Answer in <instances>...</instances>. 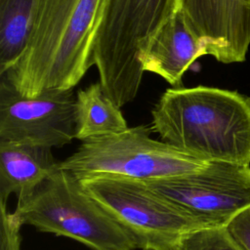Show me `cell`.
Instances as JSON below:
<instances>
[{"instance_id": "obj_15", "label": "cell", "mask_w": 250, "mask_h": 250, "mask_svg": "<svg viewBox=\"0 0 250 250\" xmlns=\"http://www.w3.org/2000/svg\"><path fill=\"white\" fill-rule=\"evenodd\" d=\"M227 228L243 250H250V208L233 218Z\"/></svg>"}, {"instance_id": "obj_7", "label": "cell", "mask_w": 250, "mask_h": 250, "mask_svg": "<svg viewBox=\"0 0 250 250\" xmlns=\"http://www.w3.org/2000/svg\"><path fill=\"white\" fill-rule=\"evenodd\" d=\"M72 89L46 90L25 97L0 81V141L62 147L75 139Z\"/></svg>"}, {"instance_id": "obj_6", "label": "cell", "mask_w": 250, "mask_h": 250, "mask_svg": "<svg viewBox=\"0 0 250 250\" xmlns=\"http://www.w3.org/2000/svg\"><path fill=\"white\" fill-rule=\"evenodd\" d=\"M146 184L207 227H228L250 208V166L246 165L208 161L192 173Z\"/></svg>"}, {"instance_id": "obj_8", "label": "cell", "mask_w": 250, "mask_h": 250, "mask_svg": "<svg viewBox=\"0 0 250 250\" xmlns=\"http://www.w3.org/2000/svg\"><path fill=\"white\" fill-rule=\"evenodd\" d=\"M185 16L207 55L242 62L250 46V0H181Z\"/></svg>"}, {"instance_id": "obj_5", "label": "cell", "mask_w": 250, "mask_h": 250, "mask_svg": "<svg viewBox=\"0 0 250 250\" xmlns=\"http://www.w3.org/2000/svg\"><path fill=\"white\" fill-rule=\"evenodd\" d=\"M77 179L143 250H174L188 232L210 228L145 182L111 176Z\"/></svg>"}, {"instance_id": "obj_4", "label": "cell", "mask_w": 250, "mask_h": 250, "mask_svg": "<svg viewBox=\"0 0 250 250\" xmlns=\"http://www.w3.org/2000/svg\"><path fill=\"white\" fill-rule=\"evenodd\" d=\"M151 132L150 127L139 125L84 140L60 162V168L76 178L111 176L147 183L192 173L208 162L151 138Z\"/></svg>"}, {"instance_id": "obj_10", "label": "cell", "mask_w": 250, "mask_h": 250, "mask_svg": "<svg viewBox=\"0 0 250 250\" xmlns=\"http://www.w3.org/2000/svg\"><path fill=\"white\" fill-rule=\"evenodd\" d=\"M59 167L52 148L0 141V202L27 199Z\"/></svg>"}, {"instance_id": "obj_12", "label": "cell", "mask_w": 250, "mask_h": 250, "mask_svg": "<svg viewBox=\"0 0 250 250\" xmlns=\"http://www.w3.org/2000/svg\"><path fill=\"white\" fill-rule=\"evenodd\" d=\"M41 0H0V76L18 62L28 43Z\"/></svg>"}, {"instance_id": "obj_1", "label": "cell", "mask_w": 250, "mask_h": 250, "mask_svg": "<svg viewBox=\"0 0 250 250\" xmlns=\"http://www.w3.org/2000/svg\"><path fill=\"white\" fill-rule=\"evenodd\" d=\"M105 0H41L23 53L2 79L25 97L72 89L94 65Z\"/></svg>"}, {"instance_id": "obj_2", "label": "cell", "mask_w": 250, "mask_h": 250, "mask_svg": "<svg viewBox=\"0 0 250 250\" xmlns=\"http://www.w3.org/2000/svg\"><path fill=\"white\" fill-rule=\"evenodd\" d=\"M150 129L198 158L250 166V97L238 91L168 88L151 109Z\"/></svg>"}, {"instance_id": "obj_3", "label": "cell", "mask_w": 250, "mask_h": 250, "mask_svg": "<svg viewBox=\"0 0 250 250\" xmlns=\"http://www.w3.org/2000/svg\"><path fill=\"white\" fill-rule=\"evenodd\" d=\"M23 225L74 239L92 250H135L136 238L121 227L71 173L59 167L15 210Z\"/></svg>"}, {"instance_id": "obj_9", "label": "cell", "mask_w": 250, "mask_h": 250, "mask_svg": "<svg viewBox=\"0 0 250 250\" xmlns=\"http://www.w3.org/2000/svg\"><path fill=\"white\" fill-rule=\"evenodd\" d=\"M207 50L192 30L177 0L169 16L140 48L138 61L144 72L163 78L173 87H182L183 76Z\"/></svg>"}, {"instance_id": "obj_13", "label": "cell", "mask_w": 250, "mask_h": 250, "mask_svg": "<svg viewBox=\"0 0 250 250\" xmlns=\"http://www.w3.org/2000/svg\"><path fill=\"white\" fill-rule=\"evenodd\" d=\"M174 250H243L227 227H210L185 234Z\"/></svg>"}, {"instance_id": "obj_11", "label": "cell", "mask_w": 250, "mask_h": 250, "mask_svg": "<svg viewBox=\"0 0 250 250\" xmlns=\"http://www.w3.org/2000/svg\"><path fill=\"white\" fill-rule=\"evenodd\" d=\"M120 108L100 82L77 91L74 104L75 139L82 142L128 129Z\"/></svg>"}, {"instance_id": "obj_14", "label": "cell", "mask_w": 250, "mask_h": 250, "mask_svg": "<svg viewBox=\"0 0 250 250\" xmlns=\"http://www.w3.org/2000/svg\"><path fill=\"white\" fill-rule=\"evenodd\" d=\"M0 250H21V217L16 211L8 212L5 202H0Z\"/></svg>"}]
</instances>
